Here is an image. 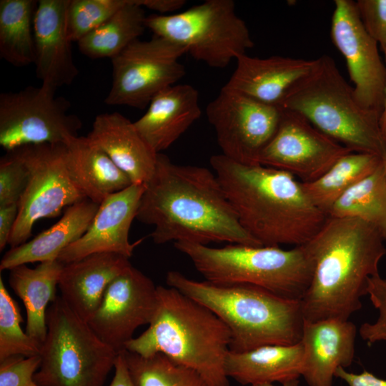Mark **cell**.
Returning <instances> with one entry per match:
<instances>
[{"label":"cell","instance_id":"obj_1","mask_svg":"<svg viewBox=\"0 0 386 386\" xmlns=\"http://www.w3.org/2000/svg\"><path fill=\"white\" fill-rule=\"evenodd\" d=\"M136 219L154 226L157 244L185 242L262 246L241 225L214 171L177 164L159 153L144 184Z\"/></svg>","mask_w":386,"mask_h":386},{"label":"cell","instance_id":"obj_2","mask_svg":"<svg viewBox=\"0 0 386 386\" xmlns=\"http://www.w3.org/2000/svg\"><path fill=\"white\" fill-rule=\"evenodd\" d=\"M385 239L370 223L327 217L305 247L313 263L310 284L301 300L304 320H348L362 308L368 279L379 275Z\"/></svg>","mask_w":386,"mask_h":386},{"label":"cell","instance_id":"obj_3","mask_svg":"<svg viewBox=\"0 0 386 386\" xmlns=\"http://www.w3.org/2000/svg\"><path fill=\"white\" fill-rule=\"evenodd\" d=\"M209 162L241 225L261 245H304L325 222L327 215L290 173L222 154Z\"/></svg>","mask_w":386,"mask_h":386},{"label":"cell","instance_id":"obj_4","mask_svg":"<svg viewBox=\"0 0 386 386\" xmlns=\"http://www.w3.org/2000/svg\"><path fill=\"white\" fill-rule=\"evenodd\" d=\"M231 334L209 309L174 287H157L148 328L125 350L143 357L162 353L195 371L207 386H229L225 362Z\"/></svg>","mask_w":386,"mask_h":386},{"label":"cell","instance_id":"obj_5","mask_svg":"<svg viewBox=\"0 0 386 386\" xmlns=\"http://www.w3.org/2000/svg\"><path fill=\"white\" fill-rule=\"evenodd\" d=\"M166 282L207 307L227 325L231 352L301 341L305 320L300 301L252 284L197 281L175 270L167 272Z\"/></svg>","mask_w":386,"mask_h":386},{"label":"cell","instance_id":"obj_6","mask_svg":"<svg viewBox=\"0 0 386 386\" xmlns=\"http://www.w3.org/2000/svg\"><path fill=\"white\" fill-rule=\"evenodd\" d=\"M312 71L284 98L279 107L297 112L325 134L352 152L382 157L386 137L381 116L362 107L354 89L327 55L316 59Z\"/></svg>","mask_w":386,"mask_h":386},{"label":"cell","instance_id":"obj_7","mask_svg":"<svg viewBox=\"0 0 386 386\" xmlns=\"http://www.w3.org/2000/svg\"><path fill=\"white\" fill-rule=\"evenodd\" d=\"M174 244L211 283L252 284L301 301L312 280L313 263L304 245L284 249L238 244L222 247L185 242Z\"/></svg>","mask_w":386,"mask_h":386},{"label":"cell","instance_id":"obj_8","mask_svg":"<svg viewBox=\"0 0 386 386\" xmlns=\"http://www.w3.org/2000/svg\"><path fill=\"white\" fill-rule=\"evenodd\" d=\"M46 326L35 382L41 386H104L118 353L61 296L46 311Z\"/></svg>","mask_w":386,"mask_h":386},{"label":"cell","instance_id":"obj_9","mask_svg":"<svg viewBox=\"0 0 386 386\" xmlns=\"http://www.w3.org/2000/svg\"><path fill=\"white\" fill-rule=\"evenodd\" d=\"M146 27L213 68L227 67L254 44L233 0H207L179 13L153 14L147 16Z\"/></svg>","mask_w":386,"mask_h":386},{"label":"cell","instance_id":"obj_10","mask_svg":"<svg viewBox=\"0 0 386 386\" xmlns=\"http://www.w3.org/2000/svg\"><path fill=\"white\" fill-rule=\"evenodd\" d=\"M185 49L154 35L137 39L111 59L112 80L104 102L144 109L162 90L177 84L186 74L179 59Z\"/></svg>","mask_w":386,"mask_h":386},{"label":"cell","instance_id":"obj_11","mask_svg":"<svg viewBox=\"0 0 386 386\" xmlns=\"http://www.w3.org/2000/svg\"><path fill=\"white\" fill-rule=\"evenodd\" d=\"M41 84L0 94V145L6 152L32 144H65L77 136L79 118L70 102Z\"/></svg>","mask_w":386,"mask_h":386},{"label":"cell","instance_id":"obj_12","mask_svg":"<svg viewBox=\"0 0 386 386\" xmlns=\"http://www.w3.org/2000/svg\"><path fill=\"white\" fill-rule=\"evenodd\" d=\"M14 150L28 167L29 179L9 239L11 247L27 242L38 220L55 217L85 198L69 177L64 144L26 145Z\"/></svg>","mask_w":386,"mask_h":386},{"label":"cell","instance_id":"obj_13","mask_svg":"<svg viewBox=\"0 0 386 386\" xmlns=\"http://www.w3.org/2000/svg\"><path fill=\"white\" fill-rule=\"evenodd\" d=\"M282 109L222 87L206 109L222 154L243 164L259 157L274 135Z\"/></svg>","mask_w":386,"mask_h":386},{"label":"cell","instance_id":"obj_14","mask_svg":"<svg viewBox=\"0 0 386 386\" xmlns=\"http://www.w3.org/2000/svg\"><path fill=\"white\" fill-rule=\"evenodd\" d=\"M350 152L300 114L282 109L278 128L261 152L258 164L287 172L305 183L322 176Z\"/></svg>","mask_w":386,"mask_h":386},{"label":"cell","instance_id":"obj_15","mask_svg":"<svg viewBox=\"0 0 386 386\" xmlns=\"http://www.w3.org/2000/svg\"><path fill=\"white\" fill-rule=\"evenodd\" d=\"M330 36L345 59L356 99L382 117L386 94V66L377 42L365 29L355 1L335 0Z\"/></svg>","mask_w":386,"mask_h":386},{"label":"cell","instance_id":"obj_16","mask_svg":"<svg viewBox=\"0 0 386 386\" xmlns=\"http://www.w3.org/2000/svg\"><path fill=\"white\" fill-rule=\"evenodd\" d=\"M157 287L130 264L109 284L89 325L117 353L125 350L135 330L149 325L154 316Z\"/></svg>","mask_w":386,"mask_h":386},{"label":"cell","instance_id":"obj_17","mask_svg":"<svg viewBox=\"0 0 386 386\" xmlns=\"http://www.w3.org/2000/svg\"><path fill=\"white\" fill-rule=\"evenodd\" d=\"M144 189V184H132L107 197L86 232L65 248L57 260L67 264L96 253H116L130 258L142 242L131 243L129 236Z\"/></svg>","mask_w":386,"mask_h":386},{"label":"cell","instance_id":"obj_18","mask_svg":"<svg viewBox=\"0 0 386 386\" xmlns=\"http://www.w3.org/2000/svg\"><path fill=\"white\" fill-rule=\"evenodd\" d=\"M68 3L69 0L38 1L34 20L36 78L55 90L71 84L79 74L66 30Z\"/></svg>","mask_w":386,"mask_h":386},{"label":"cell","instance_id":"obj_19","mask_svg":"<svg viewBox=\"0 0 386 386\" xmlns=\"http://www.w3.org/2000/svg\"><path fill=\"white\" fill-rule=\"evenodd\" d=\"M236 61V69L224 87L279 107L287 95L312 71L317 62L316 59L281 56L262 59L247 54Z\"/></svg>","mask_w":386,"mask_h":386},{"label":"cell","instance_id":"obj_20","mask_svg":"<svg viewBox=\"0 0 386 386\" xmlns=\"http://www.w3.org/2000/svg\"><path fill=\"white\" fill-rule=\"evenodd\" d=\"M356 335L357 327L349 320H304L302 376L309 386H332L337 370L351 365Z\"/></svg>","mask_w":386,"mask_h":386},{"label":"cell","instance_id":"obj_21","mask_svg":"<svg viewBox=\"0 0 386 386\" xmlns=\"http://www.w3.org/2000/svg\"><path fill=\"white\" fill-rule=\"evenodd\" d=\"M129 178L145 184L154 173L157 153L139 134L134 122L119 112L97 115L86 136Z\"/></svg>","mask_w":386,"mask_h":386},{"label":"cell","instance_id":"obj_22","mask_svg":"<svg viewBox=\"0 0 386 386\" xmlns=\"http://www.w3.org/2000/svg\"><path fill=\"white\" fill-rule=\"evenodd\" d=\"M199 92L192 85L177 84L156 95L147 112L134 122L157 152L173 144L199 117Z\"/></svg>","mask_w":386,"mask_h":386},{"label":"cell","instance_id":"obj_23","mask_svg":"<svg viewBox=\"0 0 386 386\" xmlns=\"http://www.w3.org/2000/svg\"><path fill=\"white\" fill-rule=\"evenodd\" d=\"M131 264L116 253H96L64 264L58 287L61 297L82 320L88 322L99 306L109 284Z\"/></svg>","mask_w":386,"mask_h":386},{"label":"cell","instance_id":"obj_24","mask_svg":"<svg viewBox=\"0 0 386 386\" xmlns=\"http://www.w3.org/2000/svg\"><path fill=\"white\" fill-rule=\"evenodd\" d=\"M100 204L84 198L68 207L61 219L33 239L11 247L3 256L0 270L33 262L56 260L60 253L88 229Z\"/></svg>","mask_w":386,"mask_h":386},{"label":"cell","instance_id":"obj_25","mask_svg":"<svg viewBox=\"0 0 386 386\" xmlns=\"http://www.w3.org/2000/svg\"><path fill=\"white\" fill-rule=\"evenodd\" d=\"M64 147L69 177L85 198L100 204L109 195L132 184L127 174L86 137H71Z\"/></svg>","mask_w":386,"mask_h":386},{"label":"cell","instance_id":"obj_26","mask_svg":"<svg viewBox=\"0 0 386 386\" xmlns=\"http://www.w3.org/2000/svg\"><path fill=\"white\" fill-rule=\"evenodd\" d=\"M303 360L301 341L290 345H264L240 353L229 351L225 372L243 385L284 384L302 376Z\"/></svg>","mask_w":386,"mask_h":386},{"label":"cell","instance_id":"obj_27","mask_svg":"<svg viewBox=\"0 0 386 386\" xmlns=\"http://www.w3.org/2000/svg\"><path fill=\"white\" fill-rule=\"evenodd\" d=\"M63 266L56 259L41 262L35 268L22 264L9 270V285L26 311V332L41 345L47 332V305L57 297L56 289Z\"/></svg>","mask_w":386,"mask_h":386},{"label":"cell","instance_id":"obj_28","mask_svg":"<svg viewBox=\"0 0 386 386\" xmlns=\"http://www.w3.org/2000/svg\"><path fill=\"white\" fill-rule=\"evenodd\" d=\"M147 16L135 0H127L112 16L77 42L79 49L90 59H112L139 39L147 29Z\"/></svg>","mask_w":386,"mask_h":386},{"label":"cell","instance_id":"obj_29","mask_svg":"<svg viewBox=\"0 0 386 386\" xmlns=\"http://www.w3.org/2000/svg\"><path fill=\"white\" fill-rule=\"evenodd\" d=\"M382 157L367 153L350 152L340 157L322 176L301 182L312 203L327 215L335 202L349 189L373 173Z\"/></svg>","mask_w":386,"mask_h":386},{"label":"cell","instance_id":"obj_30","mask_svg":"<svg viewBox=\"0 0 386 386\" xmlns=\"http://www.w3.org/2000/svg\"><path fill=\"white\" fill-rule=\"evenodd\" d=\"M38 1H0V56L16 67L35 61L34 20Z\"/></svg>","mask_w":386,"mask_h":386},{"label":"cell","instance_id":"obj_31","mask_svg":"<svg viewBox=\"0 0 386 386\" xmlns=\"http://www.w3.org/2000/svg\"><path fill=\"white\" fill-rule=\"evenodd\" d=\"M327 217L360 219L373 225L386 242V182L381 164L345 192Z\"/></svg>","mask_w":386,"mask_h":386},{"label":"cell","instance_id":"obj_32","mask_svg":"<svg viewBox=\"0 0 386 386\" xmlns=\"http://www.w3.org/2000/svg\"><path fill=\"white\" fill-rule=\"evenodd\" d=\"M122 353L135 386H207L195 371L162 353L149 357L126 350Z\"/></svg>","mask_w":386,"mask_h":386},{"label":"cell","instance_id":"obj_33","mask_svg":"<svg viewBox=\"0 0 386 386\" xmlns=\"http://www.w3.org/2000/svg\"><path fill=\"white\" fill-rule=\"evenodd\" d=\"M19 308L0 277V361L14 355H39L41 345L24 332Z\"/></svg>","mask_w":386,"mask_h":386},{"label":"cell","instance_id":"obj_34","mask_svg":"<svg viewBox=\"0 0 386 386\" xmlns=\"http://www.w3.org/2000/svg\"><path fill=\"white\" fill-rule=\"evenodd\" d=\"M126 3L127 0H69L66 24L69 40L78 42L104 24Z\"/></svg>","mask_w":386,"mask_h":386},{"label":"cell","instance_id":"obj_35","mask_svg":"<svg viewBox=\"0 0 386 386\" xmlns=\"http://www.w3.org/2000/svg\"><path fill=\"white\" fill-rule=\"evenodd\" d=\"M29 169L16 150L0 160V206L18 204L26 187Z\"/></svg>","mask_w":386,"mask_h":386},{"label":"cell","instance_id":"obj_36","mask_svg":"<svg viewBox=\"0 0 386 386\" xmlns=\"http://www.w3.org/2000/svg\"><path fill=\"white\" fill-rule=\"evenodd\" d=\"M367 295L379 311V317L374 323L365 322L360 328V335L370 346L372 344L386 341V279L380 275L368 279Z\"/></svg>","mask_w":386,"mask_h":386},{"label":"cell","instance_id":"obj_37","mask_svg":"<svg viewBox=\"0 0 386 386\" xmlns=\"http://www.w3.org/2000/svg\"><path fill=\"white\" fill-rule=\"evenodd\" d=\"M41 362L40 355H14L0 361V386H41L34 379Z\"/></svg>","mask_w":386,"mask_h":386},{"label":"cell","instance_id":"obj_38","mask_svg":"<svg viewBox=\"0 0 386 386\" xmlns=\"http://www.w3.org/2000/svg\"><path fill=\"white\" fill-rule=\"evenodd\" d=\"M355 4L367 32L380 46L386 44V0H358Z\"/></svg>","mask_w":386,"mask_h":386},{"label":"cell","instance_id":"obj_39","mask_svg":"<svg viewBox=\"0 0 386 386\" xmlns=\"http://www.w3.org/2000/svg\"><path fill=\"white\" fill-rule=\"evenodd\" d=\"M335 377L344 380L349 386H386V380L379 378L365 370L360 374H355L339 367Z\"/></svg>","mask_w":386,"mask_h":386},{"label":"cell","instance_id":"obj_40","mask_svg":"<svg viewBox=\"0 0 386 386\" xmlns=\"http://www.w3.org/2000/svg\"><path fill=\"white\" fill-rule=\"evenodd\" d=\"M19 204L0 206V250L9 243V239L17 219Z\"/></svg>","mask_w":386,"mask_h":386},{"label":"cell","instance_id":"obj_41","mask_svg":"<svg viewBox=\"0 0 386 386\" xmlns=\"http://www.w3.org/2000/svg\"><path fill=\"white\" fill-rule=\"evenodd\" d=\"M137 4L144 9L157 12V14L166 15L182 8L186 4L184 0H135Z\"/></svg>","mask_w":386,"mask_h":386},{"label":"cell","instance_id":"obj_42","mask_svg":"<svg viewBox=\"0 0 386 386\" xmlns=\"http://www.w3.org/2000/svg\"><path fill=\"white\" fill-rule=\"evenodd\" d=\"M114 369V375L109 386H135L129 372L122 352L118 353Z\"/></svg>","mask_w":386,"mask_h":386},{"label":"cell","instance_id":"obj_43","mask_svg":"<svg viewBox=\"0 0 386 386\" xmlns=\"http://www.w3.org/2000/svg\"><path fill=\"white\" fill-rule=\"evenodd\" d=\"M382 51H383L384 56H385V66H386V44L380 46ZM381 127L382 130L383 132L384 135L386 137V94H385V102L384 106L383 112L381 117L380 120Z\"/></svg>","mask_w":386,"mask_h":386},{"label":"cell","instance_id":"obj_44","mask_svg":"<svg viewBox=\"0 0 386 386\" xmlns=\"http://www.w3.org/2000/svg\"><path fill=\"white\" fill-rule=\"evenodd\" d=\"M251 386H276V385H274L273 384L264 383V384L253 385ZM281 386H300V381L298 379L291 380L284 384H282Z\"/></svg>","mask_w":386,"mask_h":386},{"label":"cell","instance_id":"obj_45","mask_svg":"<svg viewBox=\"0 0 386 386\" xmlns=\"http://www.w3.org/2000/svg\"><path fill=\"white\" fill-rule=\"evenodd\" d=\"M381 166H382L384 177L386 182V149H385V153L382 156Z\"/></svg>","mask_w":386,"mask_h":386}]
</instances>
